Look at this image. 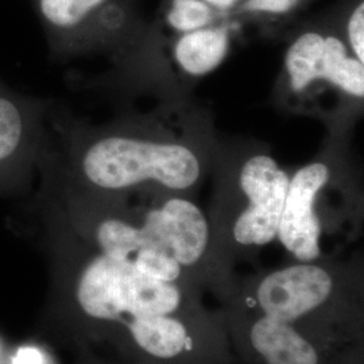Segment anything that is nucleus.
I'll return each instance as SVG.
<instances>
[{
	"instance_id": "4",
	"label": "nucleus",
	"mask_w": 364,
	"mask_h": 364,
	"mask_svg": "<svg viewBox=\"0 0 364 364\" xmlns=\"http://www.w3.org/2000/svg\"><path fill=\"white\" fill-rule=\"evenodd\" d=\"M289 88L302 93L317 82H326L344 95L363 100L364 63L338 36L305 31L294 39L285 54Z\"/></svg>"
},
{
	"instance_id": "8",
	"label": "nucleus",
	"mask_w": 364,
	"mask_h": 364,
	"mask_svg": "<svg viewBox=\"0 0 364 364\" xmlns=\"http://www.w3.org/2000/svg\"><path fill=\"white\" fill-rule=\"evenodd\" d=\"M151 247L170 254L182 267L192 266L208 247V221L203 210L182 197H170L149 209L141 221Z\"/></svg>"
},
{
	"instance_id": "1",
	"label": "nucleus",
	"mask_w": 364,
	"mask_h": 364,
	"mask_svg": "<svg viewBox=\"0 0 364 364\" xmlns=\"http://www.w3.org/2000/svg\"><path fill=\"white\" fill-rule=\"evenodd\" d=\"M45 150L72 181L96 192L120 193L144 185L186 191L201 177L188 144L151 139L123 124L91 129L68 120L53 103Z\"/></svg>"
},
{
	"instance_id": "3",
	"label": "nucleus",
	"mask_w": 364,
	"mask_h": 364,
	"mask_svg": "<svg viewBox=\"0 0 364 364\" xmlns=\"http://www.w3.org/2000/svg\"><path fill=\"white\" fill-rule=\"evenodd\" d=\"M52 105L0 78V192L26 183L37 173Z\"/></svg>"
},
{
	"instance_id": "17",
	"label": "nucleus",
	"mask_w": 364,
	"mask_h": 364,
	"mask_svg": "<svg viewBox=\"0 0 364 364\" xmlns=\"http://www.w3.org/2000/svg\"><path fill=\"white\" fill-rule=\"evenodd\" d=\"M11 364H45V359L38 348L23 347L16 352Z\"/></svg>"
},
{
	"instance_id": "18",
	"label": "nucleus",
	"mask_w": 364,
	"mask_h": 364,
	"mask_svg": "<svg viewBox=\"0 0 364 364\" xmlns=\"http://www.w3.org/2000/svg\"><path fill=\"white\" fill-rule=\"evenodd\" d=\"M203 1H205L212 9L225 11V10L232 9L239 0H203Z\"/></svg>"
},
{
	"instance_id": "6",
	"label": "nucleus",
	"mask_w": 364,
	"mask_h": 364,
	"mask_svg": "<svg viewBox=\"0 0 364 364\" xmlns=\"http://www.w3.org/2000/svg\"><path fill=\"white\" fill-rule=\"evenodd\" d=\"M329 180L331 168L321 161L299 168L290 177L277 237L299 262L311 263L321 254L316 203Z\"/></svg>"
},
{
	"instance_id": "9",
	"label": "nucleus",
	"mask_w": 364,
	"mask_h": 364,
	"mask_svg": "<svg viewBox=\"0 0 364 364\" xmlns=\"http://www.w3.org/2000/svg\"><path fill=\"white\" fill-rule=\"evenodd\" d=\"M333 287L326 269L301 262L269 274L257 290L264 316L291 323L329 299Z\"/></svg>"
},
{
	"instance_id": "16",
	"label": "nucleus",
	"mask_w": 364,
	"mask_h": 364,
	"mask_svg": "<svg viewBox=\"0 0 364 364\" xmlns=\"http://www.w3.org/2000/svg\"><path fill=\"white\" fill-rule=\"evenodd\" d=\"M301 0H246L243 10L251 14L284 15L294 10Z\"/></svg>"
},
{
	"instance_id": "15",
	"label": "nucleus",
	"mask_w": 364,
	"mask_h": 364,
	"mask_svg": "<svg viewBox=\"0 0 364 364\" xmlns=\"http://www.w3.org/2000/svg\"><path fill=\"white\" fill-rule=\"evenodd\" d=\"M347 39L348 49L360 61L364 63V4L360 0L347 21Z\"/></svg>"
},
{
	"instance_id": "12",
	"label": "nucleus",
	"mask_w": 364,
	"mask_h": 364,
	"mask_svg": "<svg viewBox=\"0 0 364 364\" xmlns=\"http://www.w3.org/2000/svg\"><path fill=\"white\" fill-rule=\"evenodd\" d=\"M131 335L144 351L161 359H170L189 348L186 326L170 314L131 318Z\"/></svg>"
},
{
	"instance_id": "5",
	"label": "nucleus",
	"mask_w": 364,
	"mask_h": 364,
	"mask_svg": "<svg viewBox=\"0 0 364 364\" xmlns=\"http://www.w3.org/2000/svg\"><path fill=\"white\" fill-rule=\"evenodd\" d=\"M289 182V174L273 156L257 154L243 164L239 185L248 205L234 224L239 245L266 246L277 237Z\"/></svg>"
},
{
	"instance_id": "7",
	"label": "nucleus",
	"mask_w": 364,
	"mask_h": 364,
	"mask_svg": "<svg viewBox=\"0 0 364 364\" xmlns=\"http://www.w3.org/2000/svg\"><path fill=\"white\" fill-rule=\"evenodd\" d=\"M139 270L132 260L99 252L80 275L81 309L99 320H122L135 309Z\"/></svg>"
},
{
	"instance_id": "10",
	"label": "nucleus",
	"mask_w": 364,
	"mask_h": 364,
	"mask_svg": "<svg viewBox=\"0 0 364 364\" xmlns=\"http://www.w3.org/2000/svg\"><path fill=\"white\" fill-rule=\"evenodd\" d=\"M251 344L267 364H318V353L290 323L263 316L251 328Z\"/></svg>"
},
{
	"instance_id": "2",
	"label": "nucleus",
	"mask_w": 364,
	"mask_h": 364,
	"mask_svg": "<svg viewBox=\"0 0 364 364\" xmlns=\"http://www.w3.org/2000/svg\"><path fill=\"white\" fill-rule=\"evenodd\" d=\"M54 57L122 48L132 25V0H30Z\"/></svg>"
},
{
	"instance_id": "11",
	"label": "nucleus",
	"mask_w": 364,
	"mask_h": 364,
	"mask_svg": "<svg viewBox=\"0 0 364 364\" xmlns=\"http://www.w3.org/2000/svg\"><path fill=\"white\" fill-rule=\"evenodd\" d=\"M230 50V36L223 27H203L185 33L174 45V60L193 77L205 76L219 68Z\"/></svg>"
},
{
	"instance_id": "13",
	"label": "nucleus",
	"mask_w": 364,
	"mask_h": 364,
	"mask_svg": "<svg viewBox=\"0 0 364 364\" xmlns=\"http://www.w3.org/2000/svg\"><path fill=\"white\" fill-rule=\"evenodd\" d=\"M166 19L176 31L185 34L210 26L213 9L203 0H173Z\"/></svg>"
},
{
	"instance_id": "14",
	"label": "nucleus",
	"mask_w": 364,
	"mask_h": 364,
	"mask_svg": "<svg viewBox=\"0 0 364 364\" xmlns=\"http://www.w3.org/2000/svg\"><path fill=\"white\" fill-rule=\"evenodd\" d=\"M131 260L141 273L165 282H176L181 275V264L158 248H142Z\"/></svg>"
}]
</instances>
